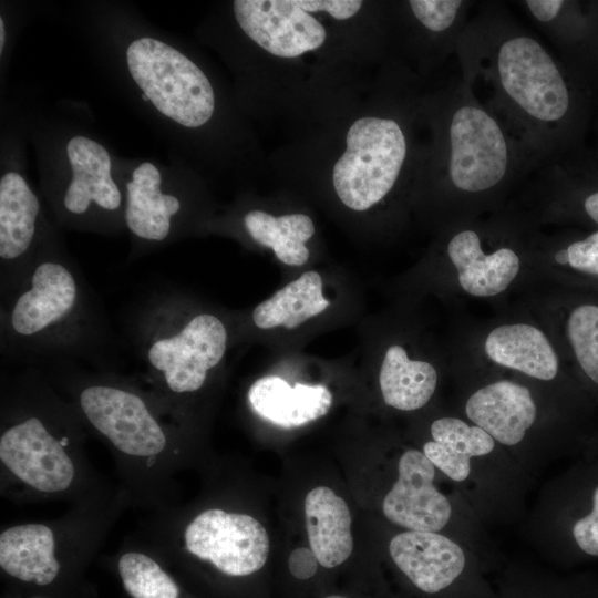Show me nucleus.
Masks as SVG:
<instances>
[{
    "label": "nucleus",
    "mask_w": 598,
    "mask_h": 598,
    "mask_svg": "<svg viewBox=\"0 0 598 598\" xmlns=\"http://www.w3.org/2000/svg\"><path fill=\"white\" fill-rule=\"evenodd\" d=\"M478 40L486 65L477 66L495 90L502 118L520 133L530 153L548 155L550 133L571 102L558 62L535 37L512 27L491 25Z\"/></svg>",
    "instance_id": "obj_1"
},
{
    "label": "nucleus",
    "mask_w": 598,
    "mask_h": 598,
    "mask_svg": "<svg viewBox=\"0 0 598 598\" xmlns=\"http://www.w3.org/2000/svg\"><path fill=\"white\" fill-rule=\"evenodd\" d=\"M1 315L7 349L27 354L79 351L99 328L79 272L58 259L33 265Z\"/></svg>",
    "instance_id": "obj_2"
},
{
    "label": "nucleus",
    "mask_w": 598,
    "mask_h": 598,
    "mask_svg": "<svg viewBox=\"0 0 598 598\" xmlns=\"http://www.w3.org/2000/svg\"><path fill=\"white\" fill-rule=\"evenodd\" d=\"M137 324L140 358L171 394L199 391L227 351L224 321L210 312L187 311L174 295L152 301Z\"/></svg>",
    "instance_id": "obj_3"
},
{
    "label": "nucleus",
    "mask_w": 598,
    "mask_h": 598,
    "mask_svg": "<svg viewBox=\"0 0 598 598\" xmlns=\"http://www.w3.org/2000/svg\"><path fill=\"white\" fill-rule=\"evenodd\" d=\"M492 109L474 97L468 83L457 87L444 130L442 174L461 194L496 189L522 173L530 153Z\"/></svg>",
    "instance_id": "obj_4"
},
{
    "label": "nucleus",
    "mask_w": 598,
    "mask_h": 598,
    "mask_svg": "<svg viewBox=\"0 0 598 598\" xmlns=\"http://www.w3.org/2000/svg\"><path fill=\"white\" fill-rule=\"evenodd\" d=\"M408 155L405 134L390 117L363 116L346 135V151L332 169V184L341 203L364 212L394 187Z\"/></svg>",
    "instance_id": "obj_5"
},
{
    "label": "nucleus",
    "mask_w": 598,
    "mask_h": 598,
    "mask_svg": "<svg viewBox=\"0 0 598 598\" xmlns=\"http://www.w3.org/2000/svg\"><path fill=\"white\" fill-rule=\"evenodd\" d=\"M130 73L153 105L185 127H199L215 110L205 73L173 47L152 38L133 41L126 51Z\"/></svg>",
    "instance_id": "obj_6"
},
{
    "label": "nucleus",
    "mask_w": 598,
    "mask_h": 598,
    "mask_svg": "<svg viewBox=\"0 0 598 598\" xmlns=\"http://www.w3.org/2000/svg\"><path fill=\"white\" fill-rule=\"evenodd\" d=\"M79 406L87 422L120 452L153 457L167 445V432L140 393L118 384L92 382L79 393Z\"/></svg>",
    "instance_id": "obj_7"
},
{
    "label": "nucleus",
    "mask_w": 598,
    "mask_h": 598,
    "mask_svg": "<svg viewBox=\"0 0 598 598\" xmlns=\"http://www.w3.org/2000/svg\"><path fill=\"white\" fill-rule=\"evenodd\" d=\"M186 549L229 577L261 570L269 556V536L250 515L210 508L198 514L184 533Z\"/></svg>",
    "instance_id": "obj_8"
},
{
    "label": "nucleus",
    "mask_w": 598,
    "mask_h": 598,
    "mask_svg": "<svg viewBox=\"0 0 598 598\" xmlns=\"http://www.w3.org/2000/svg\"><path fill=\"white\" fill-rule=\"evenodd\" d=\"M0 460L19 480L40 492H62L74 478V465L63 443L33 414L2 431Z\"/></svg>",
    "instance_id": "obj_9"
},
{
    "label": "nucleus",
    "mask_w": 598,
    "mask_h": 598,
    "mask_svg": "<svg viewBox=\"0 0 598 598\" xmlns=\"http://www.w3.org/2000/svg\"><path fill=\"white\" fill-rule=\"evenodd\" d=\"M235 18L257 45L279 58H297L319 49L324 27L298 0H236Z\"/></svg>",
    "instance_id": "obj_10"
},
{
    "label": "nucleus",
    "mask_w": 598,
    "mask_h": 598,
    "mask_svg": "<svg viewBox=\"0 0 598 598\" xmlns=\"http://www.w3.org/2000/svg\"><path fill=\"white\" fill-rule=\"evenodd\" d=\"M434 467L417 450L401 455L398 481L383 501V513L390 522L417 532H436L446 525L452 507L433 484Z\"/></svg>",
    "instance_id": "obj_11"
},
{
    "label": "nucleus",
    "mask_w": 598,
    "mask_h": 598,
    "mask_svg": "<svg viewBox=\"0 0 598 598\" xmlns=\"http://www.w3.org/2000/svg\"><path fill=\"white\" fill-rule=\"evenodd\" d=\"M389 551L404 578L415 590L427 596L450 589L466 566L463 549L435 532L398 534L392 538Z\"/></svg>",
    "instance_id": "obj_12"
},
{
    "label": "nucleus",
    "mask_w": 598,
    "mask_h": 598,
    "mask_svg": "<svg viewBox=\"0 0 598 598\" xmlns=\"http://www.w3.org/2000/svg\"><path fill=\"white\" fill-rule=\"evenodd\" d=\"M40 203L24 178L9 172L0 181L1 289L6 299L27 280L23 258L37 229Z\"/></svg>",
    "instance_id": "obj_13"
},
{
    "label": "nucleus",
    "mask_w": 598,
    "mask_h": 598,
    "mask_svg": "<svg viewBox=\"0 0 598 598\" xmlns=\"http://www.w3.org/2000/svg\"><path fill=\"white\" fill-rule=\"evenodd\" d=\"M467 417L504 445L519 443L536 417L530 391L512 381H497L473 393L465 405Z\"/></svg>",
    "instance_id": "obj_14"
},
{
    "label": "nucleus",
    "mask_w": 598,
    "mask_h": 598,
    "mask_svg": "<svg viewBox=\"0 0 598 598\" xmlns=\"http://www.w3.org/2000/svg\"><path fill=\"white\" fill-rule=\"evenodd\" d=\"M248 400L261 419L292 429L324 416L332 405V393L323 384L290 385L280 377L266 375L252 383Z\"/></svg>",
    "instance_id": "obj_15"
},
{
    "label": "nucleus",
    "mask_w": 598,
    "mask_h": 598,
    "mask_svg": "<svg viewBox=\"0 0 598 598\" xmlns=\"http://www.w3.org/2000/svg\"><path fill=\"white\" fill-rule=\"evenodd\" d=\"M73 178L64 198V208L73 215H84L92 205L104 209L120 208L122 196L111 176V158L107 151L95 141L72 137L66 146Z\"/></svg>",
    "instance_id": "obj_16"
},
{
    "label": "nucleus",
    "mask_w": 598,
    "mask_h": 598,
    "mask_svg": "<svg viewBox=\"0 0 598 598\" xmlns=\"http://www.w3.org/2000/svg\"><path fill=\"white\" fill-rule=\"evenodd\" d=\"M447 256L457 270L461 287L475 297L501 293L520 268L519 257L511 248L485 254L480 235L473 229L461 230L450 239Z\"/></svg>",
    "instance_id": "obj_17"
},
{
    "label": "nucleus",
    "mask_w": 598,
    "mask_h": 598,
    "mask_svg": "<svg viewBox=\"0 0 598 598\" xmlns=\"http://www.w3.org/2000/svg\"><path fill=\"white\" fill-rule=\"evenodd\" d=\"M310 548L319 565L332 569L351 555V514L346 501L327 486L311 489L305 499Z\"/></svg>",
    "instance_id": "obj_18"
},
{
    "label": "nucleus",
    "mask_w": 598,
    "mask_h": 598,
    "mask_svg": "<svg viewBox=\"0 0 598 598\" xmlns=\"http://www.w3.org/2000/svg\"><path fill=\"white\" fill-rule=\"evenodd\" d=\"M161 174L152 163L134 169L126 184L125 223L130 231L147 241H163L172 229L181 202L161 189Z\"/></svg>",
    "instance_id": "obj_19"
},
{
    "label": "nucleus",
    "mask_w": 598,
    "mask_h": 598,
    "mask_svg": "<svg viewBox=\"0 0 598 598\" xmlns=\"http://www.w3.org/2000/svg\"><path fill=\"white\" fill-rule=\"evenodd\" d=\"M484 349L495 363L539 380H553L558 357L545 333L527 323L503 324L486 337Z\"/></svg>",
    "instance_id": "obj_20"
},
{
    "label": "nucleus",
    "mask_w": 598,
    "mask_h": 598,
    "mask_svg": "<svg viewBox=\"0 0 598 598\" xmlns=\"http://www.w3.org/2000/svg\"><path fill=\"white\" fill-rule=\"evenodd\" d=\"M54 549V535L48 526H12L0 535V566L19 580L49 585L60 570Z\"/></svg>",
    "instance_id": "obj_21"
},
{
    "label": "nucleus",
    "mask_w": 598,
    "mask_h": 598,
    "mask_svg": "<svg viewBox=\"0 0 598 598\" xmlns=\"http://www.w3.org/2000/svg\"><path fill=\"white\" fill-rule=\"evenodd\" d=\"M433 441L423 446L430 462L456 482L471 472L470 460L491 453L494 439L477 425H468L455 417H441L431 424Z\"/></svg>",
    "instance_id": "obj_22"
},
{
    "label": "nucleus",
    "mask_w": 598,
    "mask_h": 598,
    "mask_svg": "<svg viewBox=\"0 0 598 598\" xmlns=\"http://www.w3.org/2000/svg\"><path fill=\"white\" fill-rule=\"evenodd\" d=\"M322 289L320 274L306 271L260 302L252 311V322L264 330L279 327L295 329L330 306Z\"/></svg>",
    "instance_id": "obj_23"
},
{
    "label": "nucleus",
    "mask_w": 598,
    "mask_h": 598,
    "mask_svg": "<svg viewBox=\"0 0 598 598\" xmlns=\"http://www.w3.org/2000/svg\"><path fill=\"white\" fill-rule=\"evenodd\" d=\"M437 383L435 368L422 360H411L400 344L390 346L383 357L379 384L389 406L413 411L424 406Z\"/></svg>",
    "instance_id": "obj_24"
},
{
    "label": "nucleus",
    "mask_w": 598,
    "mask_h": 598,
    "mask_svg": "<svg viewBox=\"0 0 598 598\" xmlns=\"http://www.w3.org/2000/svg\"><path fill=\"white\" fill-rule=\"evenodd\" d=\"M244 225L251 239L271 248L282 264L298 267L308 261L310 252L306 243L315 234V225L309 216H274L252 209L244 216Z\"/></svg>",
    "instance_id": "obj_25"
},
{
    "label": "nucleus",
    "mask_w": 598,
    "mask_h": 598,
    "mask_svg": "<svg viewBox=\"0 0 598 598\" xmlns=\"http://www.w3.org/2000/svg\"><path fill=\"white\" fill-rule=\"evenodd\" d=\"M118 573L133 598H177L175 581L147 555L130 551L120 557Z\"/></svg>",
    "instance_id": "obj_26"
},
{
    "label": "nucleus",
    "mask_w": 598,
    "mask_h": 598,
    "mask_svg": "<svg viewBox=\"0 0 598 598\" xmlns=\"http://www.w3.org/2000/svg\"><path fill=\"white\" fill-rule=\"evenodd\" d=\"M567 336L581 370L598 384V305L574 308L567 319Z\"/></svg>",
    "instance_id": "obj_27"
},
{
    "label": "nucleus",
    "mask_w": 598,
    "mask_h": 598,
    "mask_svg": "<svg viewBox=\"0 0 598 598\" xmlns=\"http://www.w3.org/2000/svg\"><path fill=\"white\" fill-rule=\"evenodd\" d=\"M408 4L415 19L434 33L460 28L467 8V2L461 0H411Z\"/></svg>",
    "instance_id": "obj_28"
},
{
    "label": "nucleus",
    "mask_w": 598,
    "mask_h": 598,
    "mask_svg": "<svg viewBox=\"0 0 598 598\" xmlns=\"http://www.w3.org/2000/svg\"><path fill=\"white\" fill-rule=\"evenodd\" d=\"M554 258L559 265L598 277V230L559 249Z\"/></svg>",
    "instance_id": "obj_29"
},
{
    "label": "nucleus",
    "mask_w": 598,
    "mask_h": 598,
    "mask_svg": "<svg viewBox=\"0 0 598 598\" xmlns=\"http://www.w3.org/2000/svg\"><path fill=\"white\" fill-rule=\"evenodd\" d=\"M573 534L585 553L598 556V487L594 493L592 512L575 524Z\"/></svg>",
    "instance_id": "obj_30"
},
{
    "label": "nucleus",
    "mask_w": 598,
    "mask_h": 598,
    "mask_svg": "<svg viewBox=\"0 0 598 598\" xmlns=\"http://www.w3.org/2000/svg\"><path fill=\"white\" fill-rule=\"evenodd\" d=\"M298 3L309 13L323 12L337 20L350 19L362 7L359 0H298Z\"/></svg>",
    "instance_id": "obj_31"
},
{
    "label": "nucleus",
    "mask_w": 598,
    "mask_h": 598,
    "mask_svg": "<svg viewBox=\"0 0 598 598\" xmlns=\"http://www.w3.org/2000/svg\"><path fill=\"white\" fill-rule=\"evenodd\" d=\"M319 563L311 548H296L288 558V570L292 578L307 582L312 579L319 569Z\"/></svg>",
    "instance_id": "obj_32"
},
{
    "label": "nucleus",
    "mask_w": 598,
    "mask_h": 598,
    "mask_svg": "<svg viewBox=\"0 0 598 598\" xmlns=\"http://www.w3.org/2000/svg\"><path fill=\"white\" fill-rule=\"evenodd\" d=\"M582 205L587 216L598 224V190L588 195Z\"/></svg>",
    "instance_id": "obj_33"
},
{
    "label": "nucleus",
    "mask_w": 598,
    "mask_h": 598,
    "mask_svg": "<svg viewBox=\"0 0 598 598\" xmlns=\"http://www.w3.org/2000/svg\"><path fill=\"white\" fill-rule=\"evenodd\" d=\"M4 37H6V33H4V22H3V19L0 18V53H2V50H3V45H4Z\"/></svg>",
    "instance_id": "obj_34"
},
{
    "label": "nucleus",
    "mask_w": 598,
    "mask_h": 598,
    "mask_svg": "<svg viewBox=\"0 0 598 598\" xmlns=\"http://www.w3.org/2000/svg\"><path fill=\"white\" fill-rule=\"evenodd\" d=\"M322 598H350V597L346 595H341V594H330V595L323 596Z\"/></svg>",
    "instance_id": "obj_35"
},
{
    "label": "nucleus",
    "mask_w": 598,
    "mask_h": 598,
    "mask_svg": "<svg viewBox=\"0 0 598 598\" xmlns=\"http://www.w3.org/2000/svg\"><path fill=\"white\" fill-rule=\"evenodd\" d=\"M142 100L145 101V102L150 101L148 96L146 94H144V93L142 94Z\"/></svg>",
    "instance_id": "obj_36"
}]
</instances>
